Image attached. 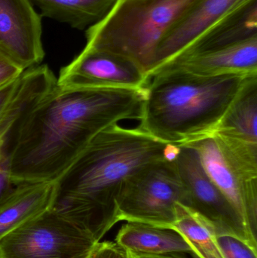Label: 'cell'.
I'll use <instances>...</instances> for the list:
<instances>
[{"instance_id": "cell-1", "label": "cell", "mask_w": 257, "mask_h": 258, "mask_svg": "<svg viewBox=\"0 0 257 258\" xmlns=\"http://www.w3.org/2000/svg\"><path fill=\"white\" fill-rule=\"evenodd\" d=\"M143 89L56 85L25 116L9 150L15 184L54 182L104 129L140 120Z\"/></svg>"}, {"instance_id": "cell-2", "label": "cell", "mask_w": 257, "mask_h": 258, "mask_svg": "<svg viewBox=\"0 0 257 258\" xmlns=\"http://www.w3.org/2000/svg\"><path fill=\"white\" fill-rule=\"evenodd\" d=\"M178 148L139 127L114 124L100 132L53 182L50 209L101 242L117 224L116 198L125 180L146 164L174 159Z\"/></svg>"}, {"instance_id": "cell-3", "label": "cell", "mask_w": 257, "mask_h": 258, "mask_svg": "<svg viewBox=\"0 0 257 258\" xmlns=\"http://www.w3.org/2000/svg\"><path fill=\"white\" fill-rule=\"evenodd\" d=\"M255 74L200 76L158 70L145 87L138 127L172 145L205 138L215 132L244 83Z\"/></svg>"}, {"instance_id": "cell-4", "label": "cell", "mask_w": 257, "mask_h": 258, "mask_svg": "<svg viewBox=\"0 0 257 258\" xmlns=\"http://www.w3.org/2000/svg\"><path fill=\"white\" fill-rule=\"evenodd\" d=\"M198 0H117L86 29V49L129 59L148 77L158 45Z\"/></svg>"}, {"instance_id": "cell-5", "label": "cell", "mask_w": 257, "mask_h": 258, "mask_svg": "<svg viewBox=\"0 0 257 258\" xmlns=\"http://www.w3.org/2000/svg\"><path fill=\"white\" fill-rule=\"evenodd\" d=\"M257 243V144L214 133L188 143Z\"/></svg>"}, {"instance_id": "cell-6", "label": "cell", "mask_w": 257, "mask_h": 258, "mask_svg": "<svg viewBox=\"0 0 257 258\" xmlns=\"http://www.w3.org/2000/svg\"><path fill=\"white\" fill-rule=\"evenodd\" d=\"M174 159L146 164L125 180L116 198V223L172 228L176 205L190 204Z\"/></svg>"}, {"instance_id": "cell-7", "label": "cell", "mask_w": 257, "mask_h": 258, "mask_svg": "<svg viewBox=\"0 0 257 258\" xmlns=\"http://www.w3.org/2000/svg\"><path fill=\"white\" fill-rule=\"evenodd\" d=\"M99 242L48 209L0 240V258H89Z\"/></svg>"}, {"instance_id": "cell-8", "label": "cell", "mask_w": 257, "mask_h": 258, "mask_svg": "<svg viewBox=\"0 0 257 258\" xmlns=\"http://www.w3.org/2000/svg\"><path fill=\"white\" fill-rule=\"evenodd\" d=\"M174 161L188 194L189 207L211 221L218 233L233 235L257 249V243L246 231L233 206L205 171L196 150L179 145Z\"/></svg>"}, {"instance_id": "cell-9", "label": "cell", "mask_w": 257, "mask_h": 258, "mask_svg": "<svg viewBox=\"0 0 257 258\" xmlns=\"http://www.w3.org/2000/svg\"><path fill=\"white\" fill-rule=\"evenodd\" d=\"M149 78L138 65L122 56L84 48L60 70L57 86L81 89H143Z\"/></svg>"}, {"instance_id": "cell-10", "label": "cell", "mask_w": 257, "mask_h": 258, "mask_svg": "<svg viewBox=\"0 0 257 258\" xmlns=\"http://www.w3.org/2000/svg\"><path fill=\"white\" fill-rule=\"evenodd\" d=\"M42 17L30 0H0V49L24 70L45 57Z\"/></svg>"}, {"instance_id": "cell-11", "label": "cell", "mask_w": 257, "mask_h": 258, "mask_svg": "<svg viewBox=\"0 0 257 258\" xmlns=\"http://www.w3.org/2000/svg\"><path fill=\"white\" fill-rule=\"evenodd\" d=\"M247 1L198 0L158 45L148 78L152 71L178 55L211 26Z\"/></svg>"}, {"instance_id": "cell-12", "label": "cell", "mask_w": 257, "mask_h": 258, "mask_svg": "<svg viewBox=\"0 0 257 258\" xmlns=\"http://www.w3.org/2000/svg\"><path fill=\"white\" fill-rule=\"evenodd\" d=\"M179 70L200 76L257 74V37L227 48L192 55H179L152 71Z\"/></svg>"}, {"instance_id": "cell-13", "label": "cell", "mask_w": 257, "mask_h": 258, "mask_svg": "<svg viewBox=\"0 0 257 258\" xmlns=\"http://www.w3.org/2000/svg\"><path fill=\"white\" fill-rule=\"evenodd\" d=\"M255 37H257V0H249L211 26L176 56L221 49Z\"/></svg>"}, {"instance_id": "cell-14", "label": "cell", "mask_w": 257, "mask_h": 258, "mask_svg": "<svg viewBox=\"0 0 257 258\" xmlns=\"http://www.w3.org/2000/svg\"><path fill=\"white\" fill-rule=\"evenodd\" d=\"M53 182L20 183L0 204V240L50 209Z\"/></svg>"}, {"instance_id": "cell-15", "label": "cell", "mask_w": 257, "mask_h": 258, "mask_svg": "<svg viewBox=\"0 0 257 258\" xmlns=\"http://www.w3.org/2000/svg\"><path fill=\"white\" fill-rule=\"evenodd\" d=\"M116 243L124 251L135 254H193L187 242L175 230L137 223L128 222L122 226Z\"/></svg>"}, {"instance_id": "cell-16", "label": "cell", "mask_w": 257, "mask_h": 258, "mask_svg": "<svg viewBox=\"0 0 257 258\" xmlns=\"http://www.w3.org/2000/svg\"><path fill=\"white\" fill-rule=\"evenodd\" d=\"M256 125L257 74H255L244 83L214 132L257 144Z\"/></svg>"}, {"instance_id": "cell-17", "label": "cell", "mask_w": 257, "mask_h": 258, "mask_svg": "<svg viewBox=\"0 0 257 258\" xmlns=\"http://www.w3.org/2000/svg\"><path fill=\"white\" fill-rule=\"evenodd\" d=\"M40 10L41 17L84 30L109 13L117 0H30Z\"/></svg>"}, {"instance_id": "cell-18", "label": "cell", "mask_w": 257, "mask_h": 258, "mask_svg": "<svg viewBox=\"0 0 257 258\" xmlns=\"http://www.w3.org/2000/svg\"><path fill=\"white\" fill-rule=\"evenodd\" d=\"M172 230L179 233L198 258H223L217 227L194 209L178 203Z\"/></svg>"}, {"instance_id": "cell-19", "label": "cell", "mask_w": 257, "mask_h": 258, "mask_svg": "<svg viewBox=\"0 0 257 258\" xmlns=\"http://www.w3.org/2000/svg\"><path fill=\"white\" fill-rule=\"evenodd\" d=\"M217 242L223 258H257V249L233 235L217 233Z\"/></svg>"}, {"instance_id": "cell-20", "label": "cell", "mask_w": 257, "mask_h": 258, "mask_svg": "<svg viewBox=\"0 0 257 258\" xmlns=\"http://www.w3.org/2000/svg\"><path fill=\"white\" fill-rule=\"evenodd\" d=\"M16 186L11 175L9 156L0 144V204L13 192Z\"/></svg>"}, {"instance_id": "cell-21", "label": "cell", "mask_w": 257, "mask_h": 258, "mask_svg": "<svg viewBox=\"0 0 257 258\" xmlns=\"http://www.w3.org/2000/svg\"><path fill=\"white\" fill-rule=\"evenodd\" d=\"M25 70L0 49V87L22 75Z\"/></svg>"}, {"instance_id": "cell-22", "label": "cell", "mask_w": 257, "mask_h": 258, "mask_svg": "<svg viewBox=\"0 0 257 258\" xmlns=\"http://www.w3.org/2000/svg\"><path fill=\"white\" fill-rule=\"evenodd\" d=\"M89 258H130L116 242H100Z\"/></svg>"}, {"instance_id": "cell-23", "label": "cell", "mask_w": 257, "mask_h": 258, "mask_svg": "<svg viewBox=\"0 0 257 258\" xmlns=\"http://www.w3.org/2000/svg\"><path fill=\"white\" fill-rule=\"evenodd\" d=\"M20 78L21 77L0 87V123L7 110L8 106L18 89Z\"/></svg>"}, {"instance_id": "cell-24", "label": "cell", "mask_w": 257, "mask_h": 258, "mask_svg": "<svg viewBox=\"0 0 257 258\" xmlns=\"http://www.w3.org/2000/svg\"><path fill=\"white\" fill-rule=\"evenodd\" d=\"M128 253L130 258H184L181 257L179 254H168V255H153V254H135V253Z\"/></svg>"}]
</instances>
